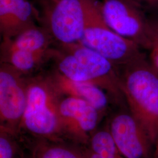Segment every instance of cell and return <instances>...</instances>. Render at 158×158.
Wrapping results in <instances>:
<instances>
[{
  "label": "cell",
  "mask_w": 158,
  "mask_h": 158,
  "mask_svg": "<svg viewBox=\"0 0 158 158\" xmlns=\"http://www.w3.org/2000/svg\"><path fill=\"white\" fill-rule=\"evenodd\" d=\"M118 69L121 90L131 114L154 146L158 136V74L146 55Z\"/></svg>",
  "instance_id": "cell-1"
},
{
  "label": "cell",
  "mask_w": 158,
  "mask_h": 158,
  "mask_svg": "<svg viewBox=\"0 0 158 158\" xmlns=\"http://www.w3.org/2000/svg\"><path fill=\"white\" fill-rule=\"evenodd\" d=\"M56 55L59 73L74 81L96 85L118 98L124 97L118 69L107 57L77 42L62 45Z\"/></svg>",
  "instance_id": "cell-2"
},
{
  "label": "cell",
  "mask_w": 158,
  "mask_h": 158,
  "mask_svg": "<svg viewBox=\"0 0 158 158\" xmlns=\"http://www.w3.org/2000/svg\"><path fill=\"white\" fill-rule=\"evenodd\" d=\"M80 43L107 57L117 68L145 55L139 46L115 32L106 21L102 2L87 0L83 35Z\"/></svg>",
  "instance_id": "cell-3"
},
{
  "label": "cell",
  "mask_w": 158,
  "mask_h": 158,
  "mask_svg": "<svg viewBox=\"0 0 158 158\" xmlns=\"http://www.w3.org/2000/svg\"><path fill=\"white\" fill-rule=\"evenodd\" d=\"M102 8L106 21L115 32L141 49L149 50L155 19L147 17L142 6L133 0H102Z\"/></svg>",
  "instance_id": "cell-4"
},
{
  "label": "cell",
  "mask_w": 158,
  "mask_h": 158,
  "mask_svg": "<svg viewBox=\"0 0 158 158\" xmlns=\"http://www.w3.org/2000/svg\"><path fill=\"white\" fill-rule=\"evenodd\" d=\"M59 93L52 77L35 79L29 83L27 103L22 119L27 130L45 136L59 129L61 125L58 113Z\"/></svg>",
  "instance_id": "cell-5"
},
{
  "label": "cell",
  "mask_w": 158,
  "mask_h": 158,
  "mask_svg": "<svg viewBox=\"0 0 158 158\" xmlns=\"http://www.w3.org/2000/svg\"><path fill=\"white\" fill-rule=\"evenodd\" d=\"M44 27L61 45L80 42L85 28L87 0H43Z\"/></svg>",
  "instance_id": "cell-6"
},
{
  "label": "cell",
  "mask_w": 158,
  "mask_h": 158,
  "mask_svg": "<svg viewBox=\"0 0 158 158\" xmlns=\"http://www.w3.org/2000/svg\"><path fill=\"white\" fill-rule=\"evenodd\" d=\"M23 74L10 64L0 67V117L1 122L14 125L22 121L28 97L29 83Z\"/></svg>",
  "instance_id": "cell-7"
},
{
  "label": "cell",
  "mask_w": 158,
  "mask_h": 158,
  "mask_svg": "<svg viewBox=\"0 0 158 158\" xmlns=\"http://www.w3.org/2000/svg\"><path fill=\"white\" fill-rule=\"evenodd\" d=\"M109 131L125 158H149L153 144L131 113H119L114 117Z\"/></svg>",
  "instance_id": "cell-8"
},
{
  "label": "cell",
  "mask_w": 158,
  "mask_h": 158,
  "mask_svg": "<svg viewBox=\"0 0 158 158\" xmlns=\"http://www.w3.org/2000/svg\"><path fill=\"white\" fill-rule=\"evenodd\" d=\"M58 113L60 124L80 136L95 129L100 114L89 102L72 96L59 102Z\"/></svg>",
  "instance_id": "cell-9"
},
{
  "label": "cell",
  "mask_w": 158,
  "mask_h": 158,
  "mask_svg": "<svg viewBox=\"0 0 158 158\" xmlns=\"http://www.w3.org/2000/svg\"><path fill=\"white\" fill-rule=\"evenodd\" d=\"M52 79L60 93L85 100L100 113L104 111L107 107L108 97L105 91L96 85L74 81L58 71Z\"/></svg>",
  "instance_id": "cell-10"
},
{
  "label": "cell",
  "mask_w": 158,
  "mask_h": 158,
  "mask_svg": "<svg viewBox=\"0 0 158 158\" xmlns=\"http://www.w3.org/2000/svg\"><path fill=\"white\" fill-rule=\"evenodd\" d=\"M53 38L44 27L28 29L12 39H4L1 53L12 51H44L50 49Z\"/></svg>",
  "instance_id": "cell-11"
},
{
  "label": "cell",
  "mask_w": 158,
  "mask_h": 158,
  "mask_svg": "<svg viewBox=\"0 0 158 158\" xmlns=\"http://www.w3.org/2000/svg\"><path fill=\"white\" fill-rule=\"evenodd\" d=\"M35 11L28 0H19L11 9L0 27L3 40L12 39L23 31L36 26Z\"/></svg>",
  "instance_id": "cell-12"
},
{
  "label": "cell",
  "mask_w": 158,
  "mask_h": 158,
  "mask_svg": "<svg viewBox=\"0 0 158 158\" xmlns=\"http://www.w3.org/2000/svg\"><path fill=\"white\" fill-rule=\"evenodd\" d=\"M57 51L49 49L40 51H12L1 53V62L10 64L22 73L34 70L45 59L55 57Z\"/></svg>",
  "instance_id": "cell-13"
},
{
  "label": "cell",
  "mask_w": 158,
  "mask_h": 158,
  "mask_svg": "<svg viewBox=\"0 0 158 158\" xmlns=\"http://www.w3.org/2000/svg\"><path fill=\"white\" fill-rule=\"evenodd\" d=\"M92 152L106 158H125L119 152L109 131L96 132L91 140Z\"/></svg>",
  "instance_id": "cell-14"
},
{
  "label": "cell",
  "mask_w": 158,
  "mask_h": 158,
  "mask_svg": "<svg viewBox=\"0 0 158 158\" xmlns=\"http://www.w3.org/2000/svg\"><path fill=\"white\" fill-rule=\"evenodd\" d=\"M41 158H83L79 153L61 147H50L42 153Z\"/></svg>",
  "instance_id": "cell-15"
},
{
  "label": "cell",
  "mask_w": 158,
  "mask_h": 158,
  "mask_svg": "<svg viewBox=\"0 0 158 158\" xmlns=\"http://www.w3.org/2000/svg\"><path fill=\"white\" fill-rule=\"evenodd\" d=\"M148 60L153 69L158 74V18L155 19V28L151 46L149 50Z\"/></svg>",
  "instance_id": "cell-16"
},
{
  "label": "cell",
  "mask_w": 158,
  "mask_h": 158,
  "mask_svg": "<svg viewBox=\"0 0 158 158\" xmlns=\"http://www.w3.org/2000/svg\"><path fill=\"white\" fill-rule=\"evenodd\" d=\"M14 148L10 139L4 134L0 137V158H14Z\"/></svg>",
  "instance_id": "cell-17"
},
{
  "label": "cell",
  "mask_w": 158,
  "mask_h": 158,
  "mask_svg": "<svg viewBox=\"0 0 158 158\" xmlns=\"http://www.w3.org/2000/svg\"><path fill=\"white\" fill-rule=\"evenodd\" d=\"M143 8L158 11V0H133Z\"/></svg>",
  "instance_id": "cell-18"
},
{
  "label": "cell",
  "mask_w": 158,
  "mask_h": 158,
  "mask_svg": "<svg viewBox=\"0 0 158 158\" xmlns=\"http://www.w3.org/2000/svg\"><path fill=\"white\" fill-rule=\"evenodd\" d=\"M154 151H153V158H158V136L156 141L154 145Z\"/></svg>",
  "instance_id": "cell-19"
},
{
  "label": "cell",
  "mask_w": 158,
  "mask_h": 158,
  "mask_svg": "<svg viewBox=\"0 0 158 158\" xmlns=\"http://www.w3.org/2000/svg\"><path fill=\"white\" fill-rule=\"evenodd\" d=\"M88 158H104L101 155L96 153L93 152H91V153H90L89 156Z\"/></svg>",
  "instance_id": "cell-20"
}]
</instances>
